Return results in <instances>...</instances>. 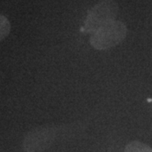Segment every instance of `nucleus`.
Wrapping results in <instances>:
<instances>
[{
  "label": "nucleus",
  "instance_id": "f257e3e1",
  "mask_svg": "<svg viewBox=\"0 0 152 152\" xmlns=\"http://www.w3.org/2000/svg\"><path fill=\"white\" fill-rule=\"evenodd\" d=\"M127 36V27L120 20H113L98 29L91 37L90 42L96 50H107L121 43Z\"/></svg>",
  "mask_w": 152,
  "mask_h": 152
},
{
  "label": "nucleus",
  "instance_id": "f03ea898",
  "mask_svg": "<svg viewBox=\"0 0 152 152\" xmlns=\"http://www.w3.org/2000/svg\"><path fill=\"white\" fill-rule=\"evenodd\" d=\"M118 6L113 0H104L89 11L85 22V30L93 34L108 22L116 20Z\"/></svg>",
  "mask_w": 152,
  "mask_h": 152
},
{
  "label": "nucleus",
  "instance_id": "7ed1b4c3",
  "mask_svg": "<svg viewBox=\"0 0 152 152\" xmlns=\"http://www.w3.org/2000/svg\"><path fill=\"white\" fill-rule=\"evenodd\" d=\"M56 139V131L53 128L42 127L30 131L23 140L26 152H42L48 150Z\"/></svg>",
  "mask_w": 152,
  "mask_h": 152
},
{
  "label": "nucleus",
  "instance_id": "20e7f679",
  "mask_svg": "<svg viewBox=\"0 0 152 152\" xmlns=\"http://www.w3.org/2000/svg\"><path fill=\"white\" fill-rule=\"evenodd\" d=\"M124 152H152V148L141 142L133 141L126 145Z\"/></svg>",
  "mask_w": 152,
  "mask_h": 152
},
{
  "label": "nucleus",
  "instance_id": "39448f33",
  "mask_svg": "<svg viewBox=\"0 0 152 152\" xmlns=\"http://www.w3.org/2000/svg\"><path fill=\"white\" fill-rule=\"evenodd\" d=\"M10 23L4 15H0V42L10 32Z\"/></svg>",
  "mask_w": 152,
  "mask_h": 152
}]
</instances>
